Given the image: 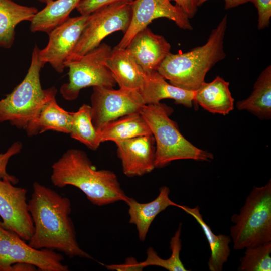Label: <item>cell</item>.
I'll return each instance as SVG.
<instances>
[{"instance_id":"6da1fadb","label":"cell","mask_w":271,"mask_h":271,"mask_svg":"<svg viewBox=\"0 0 271 271\" xmlns=\"http://www.w3.org/2000/svg\"><path fill=\"white\" fill-rule=\"evenodd\" d=\"M28 204L34 225L33 235L28 241L31 247L59 251L70 258L93 259L77 242L68 198L35 182Z\"/></svg>"},{"instance_id":"7a4b0ae2","label":"cell","mask_w":271,"mask_h":271,"mask_svg":"<svg viewBox=\"0 0 271 271\" xmlns=\"http://www.w3.org/2000/svg\"><path fill=\"white\" fill-rule=\"evenodd\" d=\"M51 181L54 186L71 185L80 189L93 205L103 206L129 199L116 174L109 170H96L87 154L70 149L52 166Z\"/></svg>"},{"instance_id":"3957f363","label":"cell","mask_w":271,"mask_h":271,"mask_svg":"<svg viewBox=\"0 0 271 271\" xmlns=\"http://www.w3.org/2000/svg\"><path fill=\"white\" fill-rule=\"evenodd\" d=\"M227 18L225 15L212 30L205 44L185 53L170 52L157 71L176 87L188 91L197 90L205 82L207 73L226 57L223 44Z\"/></svg>"},{"instance_id":"277c9868","label":"cell","mask_w":271,"mask_h":271,"mask_svg":"<svg viewBox=\"0 0 271 271\" xmlns=\"http://www.w3.org/2000/svg\"><path fill=\"white\" fill-rule=\"evenodd\" d=\"M173 110L165 104L145 105L140 113L148 125L155 142V168L181 159L210 161L213 155L200 149L181 133L170 115Z\"/></svg>"},{"instance_id":"5b68a950","label":"cell","mask_w":271,"mask_h":271,"mask_svg":"<svg viewBox=\"0 0 271 271\" xmlns=\"http://www.w3.org/2000/svg\"><path fill=\"white\" fill-rule=\"evenodd\" d=\"M39 49L35 45L30 67L23 80L0 100V122L8 121L17 128L25 130L44 104L56 97L57 90L55 87L42 89L40 71L45 64L39 58Z\"/></svg>"},{"instance_id":"8992f818","label":"cell","mask_w":271,"mask_h":271,"mask_svg":"<svg viewBox=\"0 0 271 271\" xmlns=\"http://www.w3.org/2000/svg\"><path fill=\"white\" fill-rule=\"evenodd\" d=\"M234 248L242 250L271 241V181L254 187L239 214L231 217Z\"/></svg>"},{"instance_id":"52a82bcc","label":"cell","mask_w":271,"mask_h":271,"mask_svg":"<svg viewBox=\"0 0 271 271\" xmlns=\"http://www.w3.org/2000/svg\"><path fill=\"white\" fill-rule=\"evenodd\" d=\"M111 50L109 45L101 43L97 47L66 64V67L69 68V81L60 88V93L65 100H76L81 90L86 87L112 88L116 85L111 72L104 64Z\"/></svg>"},{"instance_id":"ba28073f","label":"cell","mask_w":271,"mask_h":271,"mask_svg":"<svg viewBox=\"0 0 271 271\" xmlns=\"http://www.w3.org/2000/svg\"><path fill=\"white\" fill-rule=\"evenodd\" d=\"M130 4L117 3L100 8L89 15L87 23L67 63L97 47L106 36L118 31L124 34L130 24Z\"/></svg>"},{"instance_id":"9c48e42d","label":"cell","mask_w":271,"mask_h":271,"mask_svg":"<svg viewBox=\"0 0 271 271\" xmlns=\"http://www.w3.org/2000/svg\"><path fill=\"white\" fill-rule=\"evenodd\" d=\"M15 232L6 229L0 221V271H12L19 262L35 265L41 271H68L63 256L54 250L31 247Z\"/></svg>"},{"instance_id":"30bf717a","label":"cell","mask_w":271,"mask_h":271,"mask_svg":"<svg viewBox=\"0 0 271 271\" xmlns=\"http://www.w3.org/2000/svg\"><path fill=\"white\" fill-rule=\"evenodd\" d=\"M91 117L98 132L105 124L124 115L140 112L146 105L139 90L93 87Z\"/></svg>"},{"instance_id":"8fae6325","label":"cell","mask_w":271,"mask_h":271,"mask_svg":"<svg viewBox=\"0 0 271 271\" xmlns=\"http://www.w3.org/2000/svg\"><path fill=\"white\" fill-rule=\"evenodd\" d=\"M132 16L129 28L117 46L126 48L134 35L154 20L165 18L181 29L192 30L189 19L178 6L169 0H135L130 3Z\"/></svg>"},{"instance_id":"7c38bea8","label":"cell","mask_w":271,"mask_h":271,"mask_svg":"<svg viewBox=\"0 0 271 271\" xmlns=\"http://www.w3.org/2000/svg\"><path fill=\"white\" fill-rule=\"evenodd\" d=\"M27 190L0 179V217L2 226L28 241L34 232L26 195Z\"/></svg>"},{"instance_id":"4fadbf2b","label":"cell","mask_w":271,"mask_h":271,"mask_svg":"<svg viewBox=\"0 0 271 271\" xmlns=\"http://www.w3.org/2000/svg\"><path fill=\"white\" fill-rule=\"evenodd\" d=\"M88 15L69 17L49 34L48 44L39 50L40 60L49 63L57 72L62 73L65 63L86 26Z\"/></svg>"},{"instance_id":"5bb4252c","label":"cell","mask_w":271,"mask_h":271,"mask_svg":"<svg viewBox=\"0 0 271 271\" xmlns=\"http://www.w3.org/2000/svg\"><path fill=\"white\" fill-rule=\"evenodd\" d=\"M115 143L123 173L127 177L141 176L155 168V142L152 134Z\"/></svg>"},{"instance_id":"9a60e30c","label":"cell","mask_w":271,"mask_h":271,"mask_svg":"<svg viewBox=\"0 0 271 271\" xmlns=\"http://www.w3.org/2000/svg\"><path fill=\"white\" fill-rule=\"evenodd\" d=\"M144 72L157 71L170 53L171 45L148 27L138 32L126 48Z\"/></svg>"},{"instance_id":"2e32d148","label":"cell","mask_w":271,"mask_h":271,"mask_svg":"<svg viewBox=\"0 0 271 271\" xmlns=\"http://www.w3.org/2000/svg\"><path fill=\"white\" fill-rule=\"evenodd\" d=\"M139 91L146 105L157 104L163 99H171L176 104L188 108L192 107L195 92L168 83L157 71L144 72L143 83Z\"/></svg>"},{"instance_id":"e0dca14e","label":"cell","mask_w":271,"mask_h":271,"mask_svg":"<svg viewBox=\"0 0 271 271\" xmlns=\"http://www.w3.org/2000/svg\"><path fill=\"white\" fill-rule=\"evenodd\" d=\"M169 194V188L163 186L160 188L158 196L148 203H140L130 197L126 202L128 206L129 223L136 226L141 241H145L152 223L160 213L169 206L179 207V204L170 199Z\"/></svg>"},{"instance_id":"ac0fdd59","label":"cell","mask_w":271,"mask_h":271,"mask_svg":"<svg viewBox=\"0 0 271 271\" xmlns=\"http://www.w3.org/2000/svg\"><path fill=\"white\" fill-rule=\"evenodd\" d=\"M104 64L120 89L139 90L143 83L144 71L126 48L114 47Z\"/></svg>"},{"instance_id":"d6986e66","label":"cell","mask_w":271,"mask_h":271,"mask_svg":"<svg viewBox=\"0 0 271 271\" xmlns=\"http://www.w3.org/2000/svg\"><path fill=\"white\" fill-rule=\"evenodd\" d=\"M229 86V83L220 76L210 82H204L195 91L193 102L210 112L225 115L234 108Z\"/></svg>"},{"instance_id":"ffe728a7","label":"cell","mask_w":271,"mask_h":271,"mask_svg":"<svg viewBox=\"0 0 271 271\" xmlns=\"http://www.w3.org/2000/svg\"><path fill=\"white\" fill-rule=\"evenodd\" d=\"M72 120V112H68L60 107L54 97L44 104L25 130L29 137L48 130L69 134Z\"/></svg>"},{"instance_id":"44dd1931","label":"cell","mask_w":271,"mask_h":271,"mask_svg":"<svg viewBox=\"0 0 271 271\" xmlns=\"http://www.w3.org/2000/svg\"><path fill=\"white\" fill-rule=\"evenodd\" d=\"M100 143L125 140L151 134V131L140 112L129 114L105 124L98 132Z\"/></svg>"},{"instance_id":"7402d4cb","label":"cell","mask_w":271,"mask_h":271,"mask_svg":"<svg viewBox=\"0 0 271 271\" xmlns=\"http://www.w3.org/2000/svg\"><path fill=\"white\" fill-rule=\"evenodd\" d=\"M38 10L12 0H0V47L9 49L14 43L15 28L20 23L31 22Z\"/></svg>"},{"instance_id":"603a6c76","label":"cell","mask_w":271,"mask_h":271,"mask_svg":"<svg viewBox=\"0 0 271 271\" xmlns=\"http://www.w3.org/2000/svg\"><path fill=\"white\" fill-rule=\"evenodd\" d=\"M178 207L195 219L207 239L211 250V255L208 262L209 269L210 271H221L224 264L227 261L230 256L231 237L222 234L215 235L204 220L198 206L190 208L179 205Z\"/></svg>"},{"instance_id":"cb8c5ba5","label":"cell","mask_w":271,"mask_h":271,"mask_svg":"<svg viewBox=\"0 0 271 271\" xmlns=\"http://www.w3.org/2000/svg\"><path fill=\"white\" fill-rule=\"evenodd\" d=\"M238 110H247L260 118L271 117V66L264 69L255 82L253 91L246 99L236 104Z\"/></svg>"},{"instance_id":"d4e9b609","label":"cell","mask_w":271,"mask_h":271,"mask_svg":"<svg viewBox=\"0 0 271 271\" xmlns=\"http://www.w3.org/2000/svg\"><path fill=\"white\" fill-rule=\"evenodd\" d=\"M80 1L56 0L46 4L44 8L38 11L30 22V31L48 34L69 18L70 13Z\"/></svg>"},{"instance_id":"484cf974","label":"cell","mask_w":271,"mask_h":271,"mask_svg":"<svg viewBox=\"0 0 271 271\" xmlns=\"http://www.w3.org/2000/svg\"><path fill=\"white\" fill-rule=\"evenodd\" d=\"M90 105L83 104L76 112H72L70 135L89 149L95 150L100 145L98 133L92 122Z\"/></svg>"},{"instance_id":"4316f807","label":"cell","mask_w":271,"mask_h":271,"mask_svg":"<svg viewBox=\"0 0 271 271\" xmlns=\"http://www.w3.org/2000/svg\"><path fill=\"white\" fill-rule=\"evenodd\" d=\"M181 228L182 224L180 223L170 240V247L171 250L170 257L166 259L161 258L158 256L154 248L150 247L146 251V259L144 261L141 262L142 265L144 268L152 265L160 266L169 271L187 270L180 258L182 248Z\"/></svg>"},{"instance_id":"83f0119b","label":"cell","mask_w":271,"mask_h":271,"mask_svg":"<svg viewBox=\"0 0 271 271\" xmlns=\"http://www.w3.org/2000/svg\"><path fill=\"white\" fill-rule=\"evenodd\" d=\"M271 241L245 248L238 268L240 271H270Z\"/></svg>"},{"instance_id":"f1b7e54d","label":"cell","mask_w":271,"mask_h":271,"mask_svg":"<svg viewBox=\"0 0 271 271\" xmlns=\"http://www.w3.org/2000/svg\"><path fill=\"white\" fill-rule=\"evenodd\" d=\"M22 149V144L17 141L14 143L6 152L0 153V179L8 180L14 185L18 183L19 179L7 172V166L10 159L20 153Z\"/></svg>"},{"instance_id":"f546056e","label":"cell","mask_w":271,"mask_h":271,"mask_svg":"<svg viewBox=\"0 0 271 271\" xmlns=\"http://www.w3.org/2000/svg\"><path fill=\"white\" fill-rule=\"evenodd\" d=\"M135 0H81L76 7L81 15H88L96 10L117 3L130 4Z\"/></svg>"},{"instance_id":"4dcf8cb0","label":"cell","mask_w":271,"mask_h":271,"mask_svg":"<svg viewBox=\"0 0 271 271\" xmlns=\"http://www.w3.org/2000/svg\"><path fill=\"white\" fill-rule=\"evenodd\" d=\"M256 8L258 14L257 28L259 30L268 27L271 17V0H251Z\"/></svg>"},{"instance_id":"1f68e13d","label":"cell","mask_w":271,"mask_h":271,"mask_svg":"<svg viewBox=\"0 0 271 271\" xmlns=\"http://www.w3.org/2000/svg\"><path fill=\"white\" fill-rule=\"evenodd\" d=\"M105 266L108 269L118 271L142 270L144 268L142 265L141 262H138L136 259L133 257L127 258L124 264L106 265Z\"/></svg>"},{"instance_id":"d6a6232c","label":"cell","mask_w":271,"mask_h":271,"mask_svg":"<svg viewBox=\"0 0 271 271\" xmlns=\"http://www.w3.org/2000/svg\"><path fill=\"white\" fill-rule=\"evenodd\" d=\"M173 1L176 5L180 7L189 19L193 18L197 11L196 0H169Z\"/></svg>"},{"instance_id":"836d02e7","label":"cell","mask_w":271,"mask_h":271,"mask_svg":"<svg viewBox=\"0 0 271 271\" xmlns=\"http://www.w3.org/2000/svg\"><path fill=\"white\" fill-rule=\"evenodd\" d=\"M208 0H196V5L197 7H199L202 5L204 3ZM225 1V10L230 9L236 7H237L240 5L245 4L248 2H250L251 0H224Z\"/></svg>"},{"instance_id":"e575fe53","label":"cell","mask_w":271,"mask_h":271,"mask_svg":"<svg viewBox=\"0 0 271 271\" xmlns=\"http://www.w3.org/2000/svg\"><path fill=\"white\" fill-rule=\"evenodd\" d=\"M36 269L35 265L25 262L17 263L12 266V271H34Z\"/></svg>"},{"instance_id":"d590c367","label":"cell","mask_w":271,"mask_h":271,"mask_svg":"<svg viewBox=\"0 0 271 271\" xmlns=\"http://www.w3.org/2000/svg\"><path fill=\"white\" fill-rule=\"evenodd\" d=\"M37 1L41 2V3H45L46 4H47L51 2L53 0H37Z\"/></svg>"}]
</instances>
